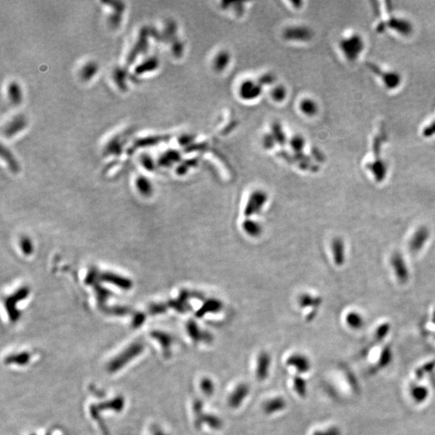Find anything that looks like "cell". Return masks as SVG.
Masks as SVG:
<instances>
[{
  "mask_svg": "<svg viewBox=\"0 0 435 435\" xmlns=\"http://www.w3.org/2000/svg\"><path fill=\"white\" fill-rule=\"evenodd\" d=\"M262 92V86L259 82L253 80H244L239 85V98L246 102H251L260 98Z\"/></svg>",
  "mask_w": 435,
  "mask_h": 435,
  "instance_id": "obj_1",
  "label": "cell"
},
{
  "mask_svg": "<svg viewBox=\"0 0 435 435\" xmlns=\"http://www.w3.org/2000/svg\"><path fill=\"white\" fill-rule=\"evenodd\" d=\"M28 294H29V289L27 287H22L5 299V307L10 319H12V321L18 319L19 316L21 315L17 310L16 304L27 298Z\"/></svg>",
  "mask_w": 435,
  "mask_h": 435,
  "instance_id": "obj_2",
  "label": "cell"
},
{
  "mask_svg": "<svg viewBox=\"0 0 435 435\" xmlns=\"http://www.w3.org/2000/svg\"><path fill=\"white\" fill-rule=\"evenodd\" d=\"M249 392L250 389L249 385L244 383L238 385L228 396V404L229 407L233 410L239 408L247 398V396H249Z\"/></svg>",
  "mask_w": 435,
  "mask_h": 435,
  "instance_id": "obj_3",
  "label": "cell"
},
{
  "mask_svg": "<svg viewBox=\"0 0 435 435\" xmlns=\"http://www.w3.org/2000/svg\"><path fill=\"white\" fill-rule=\"evenodd\" d=\"M311 32L304 26H292L285 30L284 37L288 41L305 42L311 38Z\"/></svg>",
  "mask_w": 435,
  "mask_h": 435,
  "instance_id": "obj_4",
  "label": "cell"
},
{
  "mask_svg": "<svg viewBox=\"0 0 435 435\" xmlns=\"http://www.w3.org/2000/svg\"><path fill=\"white\" fill-rule=\"evenodd\" d=\"M271 366V357L269 353L263 351L259 354L255 365V376L259 381H264L268 378Z\"/></svg>",
  "mask_w": 435,
  "mask_h": 435,
  "instance_id": "obj_5",
  "label": "cell"
},
{
  "mask_svg": "<svg viewBox=\"0 0 435 435\" xmlns=\"http://www.w3.org/2000/svg\"><path fill=\"white\" fill-rule=\"evenodd\" d=\"M99 280L103 282L110 283L122 290H131L132 287V281L130 279L109 272L100 274Z\"/></svg>",
  "mask_w": 435,
  "mask_h": 435,
  "instance_id": "obj_6",
  "label": "cell"
},
{
  "mask_svg": "<svg viewBox=\"0 0 435 435\" xmlns=\"http://www.w3.org/2000/svg\"><path fill=\"white\" fill-rule=\"evenodd\" d=\"M286 365L289 367L296 370L298 374H304L307 372L310 371V367H311L309 359L302 354L299 353L294 354L288 358L286 360Z\"/></svg>",
  "mask_w": 435,
  "mask_h": 435,
  "instance_id": "obj_7",
  "label": "cell"
},
{
  "mask_svg": "<svg viewBox=\"0 0 435 435\" xmlns=\"http://www.w3.org/2000/svg\"><path fill=\"white\" fill-rule=\"evenodd\" d=\"M285 408H286V401L280 396L269 399L263 405V411L267 415L274 414L282 411Z\"/></svg>",
  "mask_w": 435,
  "mask_h": 435,
  "instance_id": "obj_8",
  "label": "cell"
},
{
  "mask_svg": "<svg viewBox=\"0 0 435 435\" xmlns=\"http://www.w3.org/2000/svg\"><path fill=\"white\" fill-rule=\"evenodd\" d=\"M230 55L228 51H220L217 53L213 60L214 70L223 72L228 68L230 62Z\"/></svg>",
  "mask_w": 435,
  "mask_h": 435,
  "instance_id": "obj_9",
  "label": "cell"
},
{
  "mask_svg": "<svg viewBox=\"0 0 435 435\" xmlns=\"http://www.w3.org/2000/svg\"><path fill=\"white\" fill-rule=\"evenodd\" d=\"M299 111L305 116H314L318 112V105L312 98H302L298 105Z\"/></svg>",
  "mask_w": 435,
  "mask_h": 435,
  "instance_id": "obj_10",
  "label": "cell"
},
{
  "mask_svg": "<svg viewBox=\"0 0 435 435\" xmlns=\"http://www.w3.org/2000/svg\"><path fill=\"white\" fill-rule=\"evenodd\" d=\"M188 332H189V336L192 338V340H194L195 343H208L211 340L210 335L202 332L198 329L196 324L193 322V321H191L188 325Z\"/></svg>",
  "mask_w": 435,
  "mask_h": 435,
  "instance_id": "obj_11",
  "label": "cell"
},
{
  "mask_svg": "<svg viewBox=\"0 0 435 435\" xmlns=\"http://www.w3.org/2000/svg\"><path fill=\"white\" fill-rule=\"evenodd\" d=\"M206 424L210 428L219 431L223 427V422L221 418L218 417L216 415L210 414V413H206L204 414L202 421V425Z\"/></svg>",
  "mask_w": 435,
  "mask_h": 435,
  "instance_id": "obj_12",
  "label": "cell"
},
{
  "mask_svg": "<svg viewBox=\"0 0 435 435\" xmlns=\"http://www.w3.org/2000/svg\"><path fill=\"white\" fill-rule=\"evenodd\" d=\"M293 386L299 396L305 397L307 394V385L302 377L297 376L293 379Z\"/></svg>",
  "mask_w": 435,
  "mask_h": 435,
  "instance_id": "obj_13",
  "label": "cell"
},
{
  "mask_svg": "<svg viewBox=\"0 0 435 435\" xmlns=\"http://www.w3.org/2000/svg\"><path fill=\"white\" fill-rule=\"evenodd\" d=\"M137 189L140 192L142 195L145 197L150 196L153 193L152 185L149 181L144 177H139L137 181Z\"/></svg>",
  "mask_w": 435,
  "mask_h": 435,
  "instance_id": "obj_14",
  "label": "cell"
},
{
  "mask_svg": "<svg viewBox=\"0 0 435 435\" xmlns=\"http://www.w3.org/2000/svg\"><path fill=\"white\" fill-rule=\"evenodd\" d=\"M94 291H95L96 297H97V301L99 306H103L106 303L107 299L109 298V297L112 295V293L109 290H107L103 286H101L98 284H96L94 286Z\"/></svg>",
  "mask_w": 435,
  "mask_h": 435,
  "instance_id": "obj_15",
  "label": "cell"
},
{
  "mask_svg": "<svg viewBox=\"0 0 435 435\" xmlns=\"http://www.w3.org/2000/svg\"><path fill=\"white\" fill-rule=\"evenodd\" d=\"M193 406H194V419H195L194 425L197 427H201L203 416L205 414L203 412V402L201 401V399L200 400L195 399Z\"/></svg>",
  "mask_w": 435,
  "mask_h": 435,
  "instance_id": "obj_16",
  "label": "cell"
},
{
  "mask_svg": "<svg viewBox=\"0 0 435 435\" xmlns=\"http://www.w3.org/2000/svg\"><path fill=\"white\" fill-rule=\"evenodd\" d=\"M200 388L203 394L206 396H210L214 394L215 385L214 381L208 377H204L200 381Z\"/></svg>",
  "mask_w": 435,
  "mask_h": 435,
  "instance_id": "obj_17",
  "label": "cell"
},
{
  "mask_svg": "<svg viewBox=\"0 0 435 435\" xmlns=\"http://www.w3.org/2000/svg\"><path fill=\"white\" fill-rule=\"evenodd\" d=\"M271 97L273 100L277 103H281L287 97V90L281 85L276 86L272 90Z\"/></svg>",
  "mask_w": 435,
  "mask_h": 435,
  "instance_id": "obj_18",
  "label": "cell"
},
{
  "mask_svg": "<svg viewBox=\"0 0 435 435\" xmlns=\"http://www.w3.org/2000/svg\"><path fill=\"white\" fill-rule=\"evenodd\" d=\"M290 148L296 152V153H300L303 150L305 146V140L303 137H301L300 135H296L294 137H292L290 140Z\"/></svg>",
  "mask_w": 435,
  "mask_h": 435,
  "instance_id": "obj_19",
  "label": "cell"
},
{
  "mask_svg": "<svg viewBox=\"0 0 435 435\" xmlns=\"http://www.w3.org/2000/svg\"><path fill=\"white\" fill-rule=\"evenodd\" d=\"M21 248L24 255H29L33 252V246L29 238L23 237L21 240Z\"/></svg>",
  "mask_w": 435,
  "mask_h": 435,
  "instance_id": "obj_20",
  "label": "cell"
},
{
  "mask_svg": "<svg viewBox=\"0 0 435 435\" xmlns=\"http://www.w3.org/2000/svg\"><path fill=\"white\" fill-rule=\"evenodd\" d=\"M99 275L98 272L95 269H92L90 270L89 274L86 278V284L87 285H96V280H99Z\"/></svg>",
  "mask_w": 435,
  "mask_h": 435,
  "instance_id": "obj_21",
  "label": "cell"
},
{
  "mask_svg": "<svg viewBox=\"0 0 435 435\" xmlns=\"http://www.w3.org/2000/svg\"><path fill=\"white\" fill-rule=\"evenodd\" d=\"M143 164H144V166L145 167V169H148V170H153V163L150 158H144V159H143Z\"/></svg>",
  "mask_w": 435,
  "mask_h": 435,
  "instance_id": "obj_22",
  "label": "cell"
},
{
  "mask_svg": "<svg viewBox=\"0 0 435 435\" xmlns=\"http://www.w3.org/2000/svg\"><path fill=\"white\" fill-rule=\"evenodd\" d=\"M164 308L162 305H153L151 306L150 311L153 314H156V313H160L162 312V310H163Z\"/></svg>",
  "mask_w": 435,
  "mask_h": 435,
  "instance_id": "obj_23",
  "label": "cell"
}]
</instances>
